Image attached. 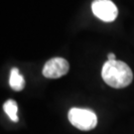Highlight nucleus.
<instances>
[{
    "instance_id": "4",
    "label": "nucleus",
    "mask_w": 134,
    "mask_h": 134,
    "mask_svg": "<svg viewBox=\"0 0 134 134\" xmlns=\"http://www.w3.org/2000/svg\"><path fill=\"white\" fill-rule=\"evenodd\" d=\"M70 65L67 60L63 58H53L45 64L43 68V76L48 79H59L67 75Z\"/></svg>"
},
{
    "instance_id": "1",
    "label": "nucleus",
    "mask_w": 134,
    "mask_h": 134,
    "mask_svg": "<svg viewBox=\"0 0 134 134\" xmlns=\"http://www.w3.org/2000/svg\"><path fill=\"white\" fill-rule=\"evenodd\" d=\"M101 77L105 83L114 88L128 86L133 80V72L127 64L121 61H107L102 67Z\"/></svg>"
},
{
    "instance_id": "2",
    "label": "nucleus",
    "mask_w": 134,
    "mask_h": 134,
    "mask_svg": "<svg viewBox=\"0 0 134 134\" xmlns=\"http://www.w3.org/2000/svg\"><path fill=\"white\" fill-rule=\"evenodd\" d=\"M69 120L75 127L82 131L93 129L97 124L96 114L90 109L86 108H71L68 114Z\"/></svg>"
},
{
    "instance_id": "5",
    "label": "nucleus",
    "mask_w": 134,
    "mask_h": 134,
    "mask_svg": "<svg viewBox=\"0 0 134 134\" xmlns=\"http://www.w3.org/2000/svg\"><path fill=\"white\" fill-rule=\"evenodd\" d=\"M9 85L11 88L15 91H21L24 88L25 80L17 68H13L10 72Z\"/></svg>"
},
{
    "instance_id": "7",
    "label": "nucleus",
    "mask_w": 134,
    "mask_h": 134,
    "mask_svg": "<svg viewBox=\"0 0 134 134\" xmlns=\"http://www.w3.org/2000/svg\"><path fill=\"white\" fill-rule=\"evenodd\" d=\"M107 60L108 61H115V55L112 53H109L107 55Z\"/></svg>"
},
{
    "instance_id": "3",
    "label": "nucleus",
    "mask_w": 134,
    "mask_h": 134,
    "mask_svg": "<svg viewBox=\"0 0 134 134\" xmlns=\"http://www.w3.org/2000/svg\"><path fill=\"white\" fill-rule=\"evenodd\" d=\"M91 10L98 19L104 22H112L116 19L118 10L110 0H94L91 4Z\"/></svg>"
},
{
    "instance_id": "6",
    "label": "nucleus",
    "mask_w": 134,
    "mask_h": 134,
    "mask_svg": "<svg viewBox=\"0 0 134 134\" xmlns=\"http://www.w3.org/2000/svg\"><path fill=\"white\" fill-rule=\"evenodd\" d=\"M3 108L4 111L6 112V114L9 116V118L14 122L18 121V105H17V102L13 99H8V100L5 102L3 104Z\"/></svg>"
}]
</instances>
